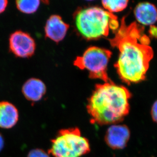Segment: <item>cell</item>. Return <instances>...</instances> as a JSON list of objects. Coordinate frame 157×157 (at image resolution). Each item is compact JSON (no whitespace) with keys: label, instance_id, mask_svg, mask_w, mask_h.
I'll use <instances>...</instances> for the list:
<instances>
[{"label":"cell","instance_id":"obj_18","mask_svg":"<svg viewBox=\"0 0 157 157\" xmlns=\"http://www.w3.org/2000/svg\"><path fill=\"white\" fill-rule=\"evenodd\" d=\"M4 146V141L3 140V137L0 134V151H1Z\"/></svg>","mask_w":157,"mask_h":157},{"label":"cell","instance_id":"obj_14","mask_svg":"<svg viewBox=\"0 0 157 157\" xmlns=\"http://www.w3.org/2000/svg\"><path fill=\"white\" fill-rule=\"evenodd\" d=\"M27 157H50L49 154L46 153L42 149H34L29 153Z\"/></svg>","mask_w":157,"mask_h":157},{"label":"cell","instance_id":"obj_5","mask_svg":"<svg viewBox=\"0 0 157 157\" xmlns=\"http://www.w3.org/2000/svg\"><path fill=\"white\" fill-rule=\"evenodd\" d=\"M112 52L96 46L90 47L83 55L76 58L74 65L81 70L88 71L91 78L99 79L105 82H110L107 67Z\"/></svg>","mask_w":157,"mask_h":157},{"label":"cell","instance_id":"obj_4","mask_svg":"<svg viewBox=\"0 0 157 157\" xmlns=\"http://www.w3.org/2000/svg\"><path fill=\"white\" fill-rule=\"evenodd\" d=\"M91 151L89 141L81 135L78 128L59 131L51 140L48 153L53 157H81Z\"/></svg>","mask_w":157,"mask_h":157},{"label":"cell","instance_id":"obj_15","mask_svg":"<svg viewBox=\"0 0 157 157\" xmlns=\"http://www.w3.org/2000/svg\"><path fill=\"white\" fill-rule=\"evenodd\" d=\"M151 115L153 120L157 123V100L155 101L151 108Z\"/></svg>","mask_w":157,"mask_h":157},{"label":"cell","instance_id":"obj_9","mask_svg":"<svg viewBox=\"0 0 157 157\" xmlns=\"http://www.w3.org/2000/svg\"><path fill=\"white\" fill-rule=\"evenodd\" d=\"M22 92L27 99L37 102L42 99L46 93V86L42 80L32 78L24 83Z\"/></svg>","mask_w":157,"mask_h":157},{"label":"cell","instance_id":"obj_12","mask_svg":"<svg viewBox=\"0 0 157 157\" xmlns=\"http://www.w3.org/2000/svg\"><path fill=\"white\" fill-rule=\"evenodd\" d=\"M38 0H19L16 2V7L21 12L26 14L35 12L40 5Z\"/></svg>","mask_w":157,"mask_h":157},{"label":"cell","instance_id":"obj_17","mask_svg":"<svg viewBox=\"0 0 157 157\" xmlns=\"http://www.w3.org/2000/svg\"><path fill=\"white\" fill-rule=\"evenodd\" d=\"M8 1L6 0H0V13L4 11L7 6Z\"/></svg>","mask_w":157,"mask_h":157},{"label":"cell","instance_id":"obj_16","mask_svg":"<svg viewBox=\"0 0 157 157\" xmlns=\"http://www.w3.org/2000/svg\"><path fill=\"white\" fill-rule=\"evenodd\" d=\"M149 33L151 36L157 39V27L155 25H152L150 27Z\"/></svg>","mask_w":157,"mask_h":157},{"label":"cell","instance_id":"obj_6","mask_svg":"<svg viewBox=\"0 0 157 157\" xmlns=\"http://www.w3.org/2000/svg\"><path fill=\"white\" fill-rule=\"evenodd\" d=\"M10 49L16 56L28 58L35 51V41L31 36L24 32L18 31L11 35L9 38Z\"/></svg>","mask_w":157,"mask_h":157},{"label":"cell","instance_id":"obj_11","mask_svg":"<svg viewBox=\"0 0 157 157\" xmlns=\"http://www.w3.org/2000/svg\"><path fill=\"white\" fill-rule=\"evenodd\" d=\"M18 120V112L14 105L7 101L0 102V128L10 129Z\"/></svg>","mask_w":157,"mask_h":157},{"label":"cell","instance_id":"obj_3","mask_svg":"<svg viewBox=\"0 0 157 157\" xmlns=\"http://www.w3.org/2000/svg\"><path fill=\"white\" fill-rule=\"evenodd\" d=\"M74 19L78 33L87 40L106 37L110 30L116 31L119 26L115 15L98 7L78 9Z\"/></svg>","mask_w":157,"mask_h":157},{"label":"cell","instance_id":"obj_7","mask_svg":"<svg viewBox=\"0 0 157 157\" xmlns=\"http://www.w3.org/2000/svg\"><path fill=\"white\" fill-rule=\"evenodd\" d=\"M130 136V130L126 124H112L106 132L105 141L113 150H122L127 147Z\"/></svg>","mask_w":157,"mask_h":157},{"label":"cell","instance_id":"obj_13","mask_svg":"<svg viewBox=\"0 0 157 157\" xmlns=\"http://www.w3.org/2000/svg\"><path fill=\"white\" fill-rule=\"evenodd\" d=\"M102 3L107 11L112 13L113 12H120L125 9L127 6L128 1L104 0Z\"/></svg>","mask_w":157,"mask_h":157},{"label":"cell","instance_id":"obj_10","mask_svg":"<svg viewBox=\"0 0 157 157\" xmlns=\"http://www.w3.org/2000/svg\"><path fill=\"white\" fill-rule=\"evenodd\" d=\"M135 17L140 24L145 25H154L157 21V9L151 3H139L134 11Z\"/></svg>","mask_w":157,"mask_h":157},{"label":"cell","instance_id":"obj_8","mask_svg":"<svg viewBox=\"0 0 157 157\" xmlns=\"http://www.w3.org/2000/svg\"><path fill=\"white\" fill-rule=\"evenodd\" d=\"M69 28L59 15H53L47 19L45 26L46 37L56 42L61 41L64 38Z\"/></svg>","mask_w":157,"mask_h":157},{"label":"cell","instance_id":"obj_2","mask_svg":"<svg viewBox=\"0 0 157 157\" xmlns=\"http://www.w3.org/2000/svg\"><path fill=\"white\" fill-rule=\"evenodd\" d=\"M130 97L126 87L111 81L96 85L87 105L91 123L103 126L123 121L130 111Z\"/></svg>","mask_w":157,"mask_h":157},{"label":"cell","instance_id":"obj_1","mask_svg":"<svg viewBox=\"0 0 157 157\" xmlns=\"http://www.w3.org/2000/svg\"><path fill=\"white\" fill-rule=\"evenodd\" d=\"M109 40L111 46L119 51L114 66L122 80L130 85L144 80L154 56L144 27L136 22L127 25L123 18L115 36Z\"/></svg>","mask_w":157,"mask_h":157}]
</instances>
